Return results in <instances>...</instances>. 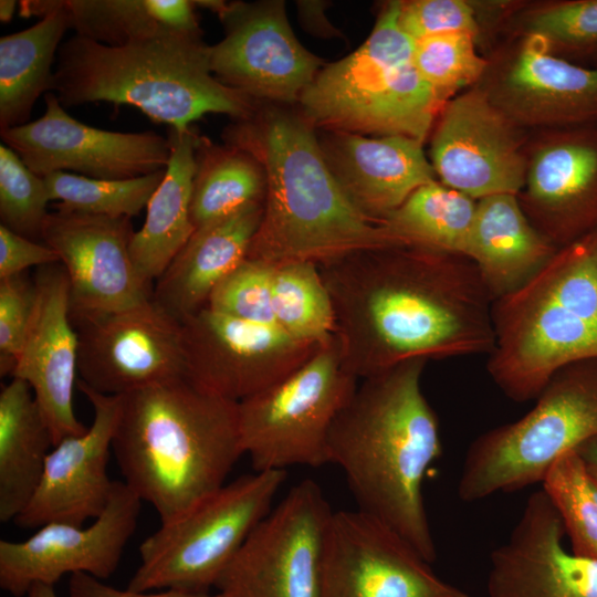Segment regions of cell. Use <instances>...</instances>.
<instances>
[{
  "label": "cell",
  "mask_w": 597,
  "mask_h": 597,
  "mask_svg": "<svg viewBox=\"0 0 597 597\" xmlns=\"http://www.w3.org/2000/svg\"><path fill=\"white\" fill-rule=\"evenodd\" d=\"M345 368L357 379L402 362L490 354L493 297L465 255L416 245L318 265Z\"/></svg>",
  "instance_id": "obj_1"
},
{
  "label": "cell",
  "mask_w": 597,
  "mask_h": 597,
  "mask_svg": "<svg viewBox=\"0 0 597 597\" xmlns=\"http://www.w3.org/2000/svg\"><path fill=\"white\" fill-rule=\"evenodd\" d=\"M426 364L407 360L362 379L332 425L327 452L358 509L433 563L437 548L422 486L442 443L437 415L421 390Z\"/></svg>",
  "instance_id": "obj_2"
},
{
  "label": "cell",
  "mask_w": 597,
  "mask_h": 597,
  "mask_svg": "<svg viewBox=\"0 0 597 597\" xmlns=\"http://www.w3.org/2000/svg\"><path fill=\"white\" fill-rule=\"evenodd\" d=\"M240 122L229 133L230 145L260 163L266 184L248 259L272 266L320 265L362 250L401 245L350 202L303 115L266 109Z\"/></svg>",
  "instance_id": "obj_3"
},
{
  "label": "cell",
  "mask_w": 597,
  "mask_h": 597,
  "mask_svg": "<svg viewBox=\"0 0 597 597\" xmlns=\"http://www.w3.org/2000/svg\"><path fill=\"white\" fill-rule=\"evenodd\" d=\"M119 396L113 451L124 482L161 523L226 484L244 454L238 402L188 376Z\"/></svg>",
  "instance_id": "obj_4"
},
{
  "label": "cell",
  "mask_w": 597,
  "mask_h": 597,
  "mask_svg": "<svg viewBox=\"0 0 597 597\" xmlns=\"http://www.w3.org/2000/svg\"><path fill=\"white\" fill-rule=\"evenodd\" d=\"M54 82L64 107L132 105L178 130L209 113L245 121L255 112L251 97L212 74L201 32L168 31L122 46L75 34L57 51Z\"/></svg>",
  "instance_id": "obj_5"
},
{
  "label": "cell",
  "mask_w": 597,
  "mask_h": 597,
  "mask_svg": "<svg viewBox=\"0 0 597 597\" xmlns=\"http://www.w3.org/2000/svg\"><path fill=\"white\" fill-rule=\"evenodd\" d=\"M486 369L510 399H535L561 367L597 358V227L492 305Z\"/></svg>",
  "instance_id": "obj_6"
},
{
  "label": "cell",
  "mask_w": 597,
  "mask_h": 597,
  "mask_svg": "<svg viewBox=\"0 0 597 597\" xmlns=\"http://www.w3.org/2000/svg\"><path fill=\"white\" fill-rule=\"evenodd\" d=\"M399 10V0L386 2L365 42L320 70L302 93L313 126L422 143L430 136L446 103L416 70L415 40L400 28Z\"/></svg>",
  "instance_id": "obj_7"
},
{
  "label": "cell",
  "mask_w": 597,
  "mask_h": 597,
  "mask_svg": "<svg viewBox=\"0 0 597 597\" xmlns=\"http://www.w3.org/2000/svg\"><path fill=\"white\" fill-rule=\"evenodd\" d=\"M535 399L522 418L471 442L458 482L460 500L542 483L561 457L597 437V358L558 368Z\"/></svg>",
  "instance_id": "obj_8"
},
{
  "label": "cell",
  "mask_w": 597,
  "mask_h": 597,
  "mask_svg": "<svg viewBox=\"0 0 597 597\" xmlns=\"http://www.w3.org/2000/svg\"><path fill=\"white\" fill-rule=\"evenodd\" d=\"M286 471L243 474L223 484L146 537L127 589L209 593L258 524L272 510Z\"/></svg>",
  "instance_id": "obj_9"
},
{
  "label": "cell",
  "mask_w": 597,
  "mask_h": 597,
  "mask_svg": "<svg viewBox=\"0 0 597 597\" xmlns=\"http://www.w3.org/2000/svg\"><path fill=\"white\" fill-rule=\"evenodd\" d=\"M357 381L345 368L334 335L291 375L238 402L241 446L254 471L329 463L332 425Z\"/></svg>",
  "instance_id": "obj_10"
},
{
  "label": "cell",
  "mask_w": 597,
  "mask_h": 597,
  "mask_svg": "<svg viewBox=\"0 0 597 597\" xmlns=\"http://www.w3.org/2000/svg\"><path fill=\"white\" fill-rule=\"evenodd\" d=\"M333 513L315 481L296 483L223 570L217 597H320Z\"/></svg>",
  "instance_id": "obj_11"
},
{
  "label": "cell",
  "mask_w": 597,
  "mask_h": 597,
  "mask_svg": "<svg viewBox=\"0 0 597 597\" xmlns=\"http://www.w3.org/2000/svg\"><path fill=\"white\" fill-rule=\"evenodd\" d=\"M476 84L520 127L540 129L597 123V66L552 54L534 35L503 38L484 55Z\"/></svg>",
  "instance_id": "obj_12"
},
{
  "label": "cell",
  "mask_w": 597,
  "mask_h": 597,
  "mask_svg": "<svg viewBox=\"0 0 597 597\" xmlns=\"http://www.w3.org/2000/svg\"><path fill=\"white\" fill-rule=\"evenodd\" d=\"M530 133L475 85L443 105L430 133L429 160L440 182L474 200L517 196Z\"/></svg>",
  "instance_id": "obj_13"
},
{
  "label": "cell",
  "mask_w": 597,
  "mask_h": 597,
  "mask_svg": "<svg viewBox=\"0 0 597 597\" xmlns=\"http://www.w3.org/2000/svg\"><path fill=\"white\" fill-rule=\"evenodd\" d=\"M78 337V381L104 395H125L187 376L182 323L153 298L72 321Z\"/></svg>",
  "instance_id": "obj_14"
},
{
  "label": "cell",
  "mask_w": 597,
  "mask_h": 597,
  "mask_svg": "<svg viewBox=\"0 0 597 597\" xmlns=\"http://www.w3.org/2000/svg\"><path fill=\"white\" fill-rule=\"evenodd\" d=\"M181 323L187 376L235 402L281 381L321 346L297 341L277 326L237 320L208 307Z\"/></svg>",
  "instance_id": "obj_15"
},
{
  "label": "cell",
  "mask_w": 597,
  "mask_h": 597,
  "mask_svg": "<svg viewBox=\"0 0 597 597\" xmlns=\"http://www.w3.org/2000/svg\"><path fill=\"white\" fill-rule=\"evenodd\" d=\"M404 537L362 511L334 512L320 597H470L440 578Z\"/></svg>",
  "instance_id": "obj_16"
},
{
  "label": "cell",
  "mask_w": 597,
  "mask_h": 597,
  "mask_svg": "<svg viewBox=\"0 0 597 597\" xmlns=\"http://www.w3.org/2000/svg\"><path fill=\"white\" fill-rule=\"evenodd\" d=\"M35 121L0 130L4 145L34 174L72 170L82 176L122 180L165 170L169 138L155 132L122 133L85 125L72 117L52 92Z\"/></svg>",
  "instance_id": "obj_17"
},
{
  "label": "cell",
  "mask_w": 597,
  "mask_h": 597,
  "mask_svg": "<svg viewBox=\"0 0 597 597\" xmlns=\"http://www.w3.org/2000/svg\"><path fill=\"white\" fill-rule=\"evenodd\" d=\"M142 502L124 481H114L107 506L91 525L52 522L27 540H0V587L22 597L33 585L54 586L65 574L107 579L136 530Z\"/></svg>",
  "instance_id": "obj_18"
},
{
  "label": "cell",
  "mask_w": 597,
  "mask_h": 597,
  "mask_svg": "<svg viewBox=\"0 0 597 597\" xmlns=\"http://www.w3.org/2000/svg\"><path fill=\"white\" fill-rule=\"evenodd\" d=\"M219 18L224 38L208 46L212 74L252 100L298 101L323 61L294 35L284 2H231Z\"/></svg>",
  "instance_id": "obj_19"
},
{
  "label": "cell",
  "mask_w": 597,
  "mask_h": 597,
  "mask_svg": "<svg viewBox=\"0 0 597 597\" xmlns=\"http://www.w3.org/2000/svg\"><path fill=\"white\" fill-rule=\"evenodd\" d=\"M534 228L561 249L597 227V123L533 130L517 193Z\"/></svg>",
  "instance_id": "obj_20"
},
{
  "label": "cell",
  "mask_w": 597,
  "mask_h": 597,
  "mask_svg": "<svg viewBox=\"0 0 597 597\" xmlns=\"http://www.w3.org/2000/svg\"><path fill=\"white\" fill-rule=\"evenodd\" d=\"M134 233L127 217L49 213L41 240L55 251L67 275L72 321L151 298V285L140 279L130 256Z\"/></svg>",
  "instance_id": "obj_21"
},
{
  "label": "cell",
  "mask_w": 597,
  "mask_h": 597,
  "mask_svg": "<svg viewBox=\"0 0 597 597\" xmlns=\"http://www.w3.org/2000/svg\"><path fill=\"white\" fill-rule=\"evenodd\" d=\"M76 387L93 407V422L85 432L66 437L52 448L35 493L14 519L20 527L39 528L52 522L83 525L108 504L114 481L107 474V462L121 396L97 392L78 380Z\"/></svg>",
  "instance_id": "obj_22"
},
{
  "label": "cell",
  "mask_w": 597,
  "mask_h": 597,
  "mask_svg": "<svg viewBox=\"0 0 597 597\" xmlns=\"http://www.w3.org/2000/svg\"><path fill=\"white\" fill-rule=\"evenodd\" d=\"M35 304L12 378L28 383L51 431L53 447L88 427L73 407L78 337L70 314V283L61 263L38 268Z\"/></svg>",
  "instance_id": "obj_23"
},
{
  "label": "cell",
  "mask_w": 597,
  "mask_h": 597,
  "mask_svg": "<svg viewBox=\"0 0 597 597\" xmlns=\"http://www.w3.org/2000/svg\"><path fill=\"white\" fill-rule=\"evenodd\" d=\"M564 534L544 491L532 493L507 540L490 554L488 597H597V559L567 551Z\"/></svg>",
  "instance_id": "obj_24"
},
{
  "label": "cell",
  "mask_w": 597,
  "mask_h": 597,
  "mask_svg": "<svg viewBox=\"0 0 597 597\" xmlns=\"http://www.w3.org/2000/svg\"><path fill=\"white\" fill-rule=\"evenodd\" d=\"M320 145L347 198L375 223L399 208L418 188L438 180L423 143L410 137L369 138L329 130Z\"/></svg>",
  "instance_id": "obj_25"
},
{
  "label": "cell",
  "mask_w": 597,
  "mask_h": 597,
  "mask_svg": "<svg viewBox=\"0 0 597 597\" xmlns=\"http://www.w3.org/2000/svg\"><path fill=\"white\" fill-rule=\"evenodd\" d=\"M263 202L195 230L153 289V301L184 322L207 306L219 283L248 255Z\"/></svg>",
  "instance_id": "obj_26"
},
{
  "label": "cell",
  "mask_w": 597,
  "mask_h": 597,
  "mask_svg": "<svg viewBox=\"0 0 597 597\" xmlns=\"http://www.w3.org/2000/svg\"><path fill=\"white\" fill-rule=\"evenodd\" d=\"M557 250L527 219L516 195L476 200L463 255L476 265L494 301L522 286Z\"/></svg>",
  "instance_id": "obj_27"
},
{
  "label": "cell",
  "mask_w": 597,
  "mask_h": 597,
  "mask_svg": "<svg viewBox=\"0 0 597 597\" xmlns=\"http://www.w3.org/2000/svg\"><path fill=\"white\" fill-rule=\"evenodd\" d=\"M18 6L20 15L41 20L0 39V130L27 124L39 96L54 91L52 64L70 29L59 0H23Z\"/></svg>",
  "instance_id": "obj_28"
},
{
  "label": "cell",
  "mask_w": 597,
  "mask_h": 597,
  "mask_svg": "<svg viewBox=\"0 0 597 597\" xmlns=\"http://www.w3.org/2000/svg\"><path fill=\"white\" fill-rule=\"evenodd\" d=\"M171 153L165 176L146 207L143 227L134 233L129 251L140 279L151 285L196 228L190 202L196 174V147L199 136L189 128H170Z\"/></svg>",
  "instance_id": "obj_29"
},
{
  "label": "cell",
  "mask_w": 597,
  "mask_h": 597,
  "mask_svg": "<svg viewBox=\"0 0 597 597\" xmlns=\"http://www.w3.org/2000/svg\"><path fill=\"white\" fill-rule=\"evenodd\" d=\"M53 448L51 431L27 381L12 378L0 392V521L25 509Z\"/></svg>",
  "instance_id": "obj_30"
},
{
  "label": "cell",
  "mask_w": 597,
  "mask_h": 597,
  "mask_svg": "<svg viewBox=\"0 0 597 597\" xmlns=\"http://www.w3.org/2000/svg\"><path fill=\"white\" fill-rule=\"evenodd\" d=\"M76 35L122 46L168 31L198 33L189 0H59Z\"/></svg>",
  "instance_id": "obj_31"
},
{
  "label": "cell",
  "mask_w": 597,
  "mask_h": 597,
  "mask_svg": "<svg viewBox=\"0 0 597 597\" xmlns=\"http://www.w3.org/2000/svg\"><path fill=\"white\" fill-rule=\"evenodd\" d=\"M265 175L260 163L234 145L218 147L199 137L190 216L195 228L264 202Z\"/></svg>",
  "instance_id": "obj_32"
},
{
  "label": "cell",
  "mask_w": 597,
  "mask_h": 597,
  "mask_svg": "<svg viewBox=\"0 0 597 597\" xmlns=\"http://www.w3.org/2000/svg\"><path fill=\"white\" fill-rule=\"evenodd\" d=\"M476 200L439 180L421 186L379 224L402 245L463 254Z\"/></svg>",
  "instance_id": "obj_33"
},
{
  "label": "cell",
  "mask_w": 597,
  "mask_h": 597,
  "mask_svg": "<svg viewBox=\"0 0 597 597\" xmlns=\"http://www.w3.org/2000/svg\"><path fill=\"white\" fill-rule=\"evenodd\" d=\"M534 35L548 51L569 61L591 60L597 52V0H509L498 31Z\"/></svg>",
  "instance_id": "obj_34"
},
{
  "label": "cell",
  "mask_w": 597,
  "mask_h": 597,
  "mask_svg": "<svg viewBox=\"0 0 597 597\" xmlns=\"http://www.w3.org/2000/svg\"><path fill=\"white\" fill-rule=\"evenodd\" d=\"M272 308L276 326L297 341L323 345L335 335L332 298L315 263L274 266Z\"/></svg>",
  "instance_id": "obj_35"
},
{
  "label": "cell",
  "mask_w": 597,
  "mask_h": 597,
  "mask_svg": "<svg viewBox=\"0 0 597 597\" xmlns=\"http://www.w3.org/2000/svg\"><path fill=\"white\" fill-rule=\"evenodd\" d=\"M165 170L132 179L107 180L66 171L44 176L55 210L112 218H132L145 209Z\"/></svg>",
  "instance_id": "obj_36"
},
{
  "label": "cell",
  "mask_w": 597,
  "mask_h": 597,
  "mask_svg": "<svg viewBox=\"0 0 597 597\" xmlns=\"http://www.w3.org/2000/svg\"><path fill=\"white\" fill-rule=\"evenodd\" d=\"M542 485L569 537L570 552L597 559V489L585 460L576 450L567 452L552 465Z\"/></svg>",
  "instance_id": "obj_37"
},
{
  "label": "cell",
  "mask_w": 597,
  "mask_h": 597,
  "mask_svg": "<svg viewBox=\"0 0 597 597\" xmlns=\"http://www.w3.org/2000/svg\"><path fill=\"white\" fill-rule=\"evenodd\" d=\"M412 61L418 74L443 103L475 86L488 64L475 38L465 32L415 41Z\"/></svg>",
  "instance_id": "obj_38"
},
{
  "label": "cell",
  "mask_w": 597,
  "mask_h": 597,
  "mask_svg": "<svg viewBox=\"0 0 597 597\" xmlns=\"http://www.w3.org/2000/svg\"><path fill=\"white\" fill-rule=\"evenodd\" d=\"M50 201L52 199L44 178L30 170L10 147L1 144V224L22 237L39 241L50 213Z\"/></svg>",
  "instance_id": "obj_39"
},
{
  "label": "cell",
  "mask_w": 597,
  "mask_h": 597,
  "mask_svg": "<svg viewBox=\"0 0 597 597\" xmlns=\"http://www.w3.org/2000/svg\"><path fill=\"white\" fill-rule=\"evenodd\" d=\"M273 270L270 264L245 258L213 290L206 307L237 320L276 326L272 308Z\"/></svg>",
  "instance_id": "obj_40"
},
{
  "label": "cell",
  "mask_w": 597,
  "mask_h": 597,
  "mask_svg": "<svg viewBox=\"0 0 597 597\" xmlns=\"http://www.w3.org/2000/svg\"><path fill=\"white\" fill-rule=\"evenodd\" d=\"M398 22L415 41L442 33L465 32L480 43L481 32L472 0L400 1Z\"/></svg>",
  "instance_id": "obj_41"
},
{
  "label": "cell",
  "mask_w": 597,
  "mask_h": 597,
  "mask_svg": "<svg viewBox=\"0 0 597 597\" xmlns=\"http://www.w3.org/2000/svg\"><path fill=\"white\" fill-rule=\"evenodd\" d=\"M35 282L24 273L0 279V373L11 375L35 304Z\"/></svg>",
  "instance_id": "obj_42"
},
{
  "label": "cell",
  "mask_w": 597,
  "mask_h": 597,
  "mask_svg": "<svg viewBox=\"0 0 597 597\" xmlns=\"http://www.w3.org/2000/svg\"><path fill=\"white\" fill-rule=\"evenodd\" d=\"M60 263L44 242L22 237L0 224V279L24 273L29 268Z\"/></svg>",
  "instance_id": "obj_43"
},
{
  "label": "cell",
  "mask_w": 597,
  "mask_h": 597,
  "mask_svg": "<svg viewBox=\"0 0 597 597\" xmlns=\"http://www.w3.org/2000/svg\"><path fill=\"white\" fill-rule=\"evenodd\" d=\"M70 597H217L209 593H190L178 589H163V591H134L130 589H117L102 583L84 573L73 574L69 582Z\"/></svg>",
  "instance_id": "obj_44"
},
{
  "label": "cell",
  "mask_w": 597,
  "mask_h": 597,
  "mask_svg": "<svg viewBox=\"0 0 597 597\" xmlns=\"http://www.w3.org/2000/svg\"><path fill=\"white\" fill-rule=\"evenodd\" d=\"M576 451L586 463L597 468V437L580 444Z\"/></svg>",
  "instance_id": "obj_45"
},
{
  "label": "cell",
  "mask_w": 597,
  "mask_h": 597,
  "mask_svg": "<svg viewBox=\"0 0 597 597\" xmlns=\"http://www.w3.org/2000/svg\"><path fill=\"white\" fill-rule=\"evenodd\" d=\"M27 597H57L54 590V586L45 584H35L33 585Z\"/></svg>",
  "instance_id": "obj_46"
},
{
  "label": "cell",
  "mask_w": 597,
  "mask_h": 597,
  "mask_svg": "<svg viewBox=\"0 0 597 597\" xmlns=\"http://www.w3.org/2000/svg\"><path fill=\"white\" fill-rule=\"evenodd\" d=\"M18 2L17 1H13V0H1L0 1V20L1 22H9L13 14H14V9L15 7L18 6L17 4Z\"/></svg>",
  "instance_id": "obj_47"
},
{
  "label": "cell",
  "mask_w": 597,
  "mask_h": 597,
  "mask_svg": "<svg viewBox=\"0 0 597 597\" xmlns=\"http://www.w3.org/2000/svg\"><path fill=\"white\" fill-rule=\"evenodd\" d=\"M587 465H588L590 478H591V480H593V482H594V484H595V486L597 489V468L594 467V465H590L588 463H587Z\"/></svg>",
  "instance_id": "obj_48"
},
{
  "label": "cell",
  "mask_w": 597,
  "mask_h": 597,
  "mask_svg": "<svg viewBox=\"0 0 597 597\" xmlns=\"http://www.w3.org/2000/svg\"><path fill=\"white\" fill-rule=\"evenodd\" d=\"M591 61H597V52L594 54Z\"/></svg>",
  "instance_id": "obj_49"
}]
</instances>
